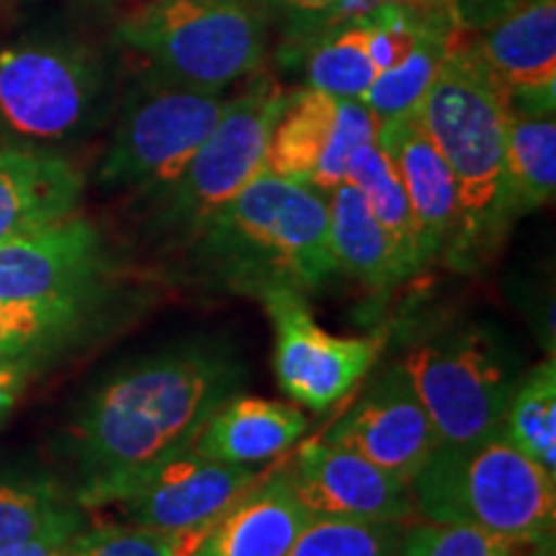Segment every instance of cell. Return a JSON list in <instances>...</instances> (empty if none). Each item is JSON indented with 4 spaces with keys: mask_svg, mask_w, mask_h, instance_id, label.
Returning a JSON list of instances; mask_svg holds the SVG:
<instances>
[{
    "mask_svg": "<svg viewBox=\"0 0 556 556\" xmlns=\"http://www.w3.org/2000/svg\"><path fill=\"white\" fill-rule=\"evenodd\" d=\"M208 528L193 531H150L131 523H106L83 528L73 539L70 556H193Z\"/></svg>",
    "mask_w": 556,
    "mask_h": 556,
    "instance_id": "31",
    "label": "cell"
},
{
    "mask_svg": "<svg viewBox=\"0 0 556 556\" xmlns=\"http://www.w3.org/2000/svg\"><path fill=\"white\" fill-rule=\"evenodd\" d=\"M29 377V364H0V422L16 407Z\"/></svg>",
    "mask_w": 556,
    "mask_h": 556,
    "instance_id": "35",
    "label": "cell"
},
{
    "mask_svg": "<svg viewBox=\"0 0 556 556\" xmlns=\"http://www.w3.org/2000/svg\"><path fill=\"white\" fill-rule=\"evenodd\" d=\"M407 484L417 518L505 539L554 536L556 477L520 454L505 433L464 446L438 443Z\"/></svg>",
    "mask_w": 556,
    "mask_h": 556,
    "instance_id": "4",
    "label": "cell"
},
{
    "mask_svg": "<svg viewBox=\"0 0 556 556\" xmlns=\"http://www.w3.org/2000/svg\"><path fill=\"white\" fill-rule=\"evenodd\" d=\"M556 193V122L554 114L507 111L505 176L500 219H513L552 204Z\"/></svg>",
    "mask_w": 556,
    "mask_h": 556,
    "instance_id": "21",
    "label": "cell"
},
{
    "mask_svg": "<svg viewBox=\"0 0 556 556\" xmlns=\"http://www.w3.org/2000/svg\"><path fill=\"white\" fill-rule=\"evenodd\" d=\"M323 438L356 451L402 482H409L441 443L400 361L374 377Z\"/></svg>",
    "mask_w": 556,
    "mask_h": 556,
    "instance_id": "15",
    "label": "cell"
},
{
    "mask_svg": "<svg viewBox=\"0 0 556 556\" xmlns=\"http://www.w3.org/2000/svg\"><path fill=\"white\" fill-rule=\"evenodd\" d=\"M309 520L287 475L274 467L212 526L193 556H287Z\"/></svg>",
    "mask_w": 556,
    "mask_h": 556,
    "instance_id": "19",
    "label": "cell"
},
{
    "mask_svg": "<svg viewBox=\"0 0 556 556\" xmlns=\"http://www.w3.org/2000/svg\"><path fill=\"white\" fill-rule=\"evenodd\" d=\"M242 366L214 348H189L139 361L90 394L75 417L78 505L137 471L191 448L222 402L238 394Z\"/></svg>",
    "mask_w": 556,
    "mask_h": 556,
    "instance_id": "1",
    "label": "cell"
},
{
    "mask_svg": "<svg viewBox=\"0 0 556 556\" xmlns=\"http://www.w3.org/2000/svg\"><path fill=\"white\" fill-rule=\"evenodd\" d=\"M536 556H556V548H554V539H548L544 546H541V552Z\"/></svg>",
    "mask_w": 556,
    "mask_h": 556,
    "instance_id": "37",
    "label": "cell"
},
{
    "mask_svg": "<svg viewBox=\"0 0 556 556\" xmlns=\"http://www.w3.org/2000/svg\"><path fill=\"white\" fill-rule=\"evenodd\" d=\"M548 539H505L462 523L415 518L402 526L400 556H536Z\"/></svg>",
    "mask_w": 556,
    "mask_h": 556,
    "instance_id": "27",
    "label": "cell"
},
{
    "mask_svg": "<svg viewBox=\"0 0 556 556\" xmlns=\"http://www.w3.org/2000/svg\"><path fill=\"white\" fill-rule=\"evenodd\" d=\"M348 184L358 189L364 197L368 212L384 229L389 242H392L394 253L405 268L407 276H415L422 270L420 250H417V235L413 212H409V201L402 189L397 173H394L389 157L381 152L377 139L366 142L351 165H348Z\"/></svg>",
    "mask_w": 556,
    "mask_h": 556,
    "instance_id": "24",
    "label": "cell"
},
{
    "mask_svg": "<svg viewBox=\"0 0 556 556\" xmlns=\"http://www.w3.org/2000/svg\"><path fill=\"white\" fill-rule=\"evenodd\" d=\"M287 99L289 90L270 73L250 75L248 86L229 96L219 122L178 178L160 189V225L193 238L219 206L258 176L266 168L270 129Z\"/></svg>",
    "mask_w": 556,
    "mask_h": 556,
    "instance_id": "8",
    "label": "cell"
},
{
    "mask_svg": "<svg viewBox=\"0 0 556 556\" xmlns=\"http://www.w3.org/2000/svg\"><path fill=\"white\" fill-rule=\"evenodd\" d=\"M86 528V523H67L50 528V531L39 533L26 541H18L9 548H3L0 556H70L73 539Z\"/></svg>",
    "mask_w": 556,
    "mask_h": 556,
    "instance_id": "34",
    "label": "cell"
},
{
    "mask_svg": "<svg viewBox=\"0 0 556 556\" xmlns=\"http://www.w3.org/2000/svg\"><path fill=\"white\" fill-rule=\"evenodd\" d=\"M417 400L441 443L464 446L503 433L516 368L482 330H462L415 345L405 358Z\"/></svg>",
    "mask_w": 556,
    "mask_h": 556,
    "instance_id": "9",
    "label": "cell"
},
{
    "mask_svg": "<svg viewBox=\"0 0 556 556\" xmlns=\"http://www.w3.org/2000/svg\"><path fill=\"white\" fill-rule=\"evenodd\" d=\"M467 39L505 93L507 106L526 114H554L556 0H528Z\"/></svg>",
    "mask_w": 556,
    "mask_h": 556,
    "instance_id": "16",
    "label": "cell"
},
{
    "mask_svg": "<svg viewBox=\"0 0 556 556\" xmlns=\"http://www.w3.org/2000/svg\"><path fill=\"white\" fill-rule=\"evenodd\" d=\"M263 475L255 467L214 462L191 446L124 479L93 507H116L127 523L150 531H193L217 523Z\"/></svg>",
    "mask_w": 556,
    "mask_h": 556,
    "instance_id": "11",
    "label": "cell"
},
{
    "mask_svg": "<svg viewBox=\"0 0 556 556\" xmlns=\"http://www.w3.org/2000/svg\"><path fill=\"white\" fill-rule=\"evenodd\" d=\"M291 490L312 518L409 523L417 518L409 484L356 451L315 438L281 464Z\"/></svg>",
    "mask_w": 556,
    "mask_h": 556,
    "instance_id": "14",
    "label": "cell"
},
{
    "mask_svg": "<svg viewBox=\"0 0 556 556\" xmlns=\"http://www.w3.org/2000/svg\"><path fill=\"white\" fill-rule=\"evenodd\" d=\"M67 523L86 520L78 503H70L54 486L0 482V552Z\"/></svg>",
    "mask_w": 556,
    "mask_h": 556,
    "instance_id": "30",
    "label": "cell"
},
{
    "mask_svg": "<svg viewBox=\"0 0 556 556\" xmlns=\"http://www.w3.org/2000/svg\"><path fill=\"white\" fill-rule=\"evenodd\" d=\"M371 139H377V122L361 101L307 86L289 90L270 129L266 170L330 193L345 184L353 155Z\"/></svg>",
    "mask_w": 556,
    "mask_h": 556,
    "instance_id": "12",
    "label": "cell"
},
{
    "mask_svg": "<svg viewBox=\"0 0 556 556\" xmlns=\"http://www.w3.org/2000/svg\"><path fill=\"white\" fill-rule=\"evenodd\" d=\"M197 261L240 294L289 287L307 294L340 274L328 193L263 168L193 232Z\"/></svg>",
    "mask_w": 556,
    "mask_h": 556,
    "instance_id": "2",
    "label": "cell"
},
{
    "mask_svg": "<svg viewBox=\"0 0 556 556\" xmlns=\"http://www.w3.org/2000/svg\"><path fill=\"white\" fill-rule=\"evenodd\" d=\"M307 88L336 99L361 101L379 75L368 52L366 31L358 21L338 24L312 39L304 58Z\"/></svg>",
    "mask_w": 556,
    "mask_h": 556,
    "instance_id": "26",
    "label": "cell"
},
{
    "mask_svg": "<svg viewBox=\"0 0 556 556\" xmlns=\"http://www.w3.org/2000/svg\"><path fill=\"white\" fill-rule=\"evenodd\" d=\"M111 103V70L73 39H21L0 47V137L52 150L93 131Z\"/></svg>",
    "mask_w": 556,
    "mask_h": 556,
    "instance_id": "6",
    "label": "cell"
},
{
    "mask_svg": "<svg viewBox=\"0 0 556 556\" xmlns=\"http://www.w3.org/2000/svg\"><path fill=\"white\" fill-rule=\"evenodd\" d=\"M307 430L309 417L299 405L232 394L214 409L193 448L214 462L261 467L294 448Z\"/></svg>",
    "mask_w": 556,
    "mask_h": 556,
    "instance_id": "20",
    "label": "cell"
},
{
    "mask_svg": "<svg viewBox=\"0 0 556 556\" xmlns=\"http://www.w3.org/2000/svg\"><path fill=\"white\" fill-rule=\"evenodd\" d=\"M270 24L281 21L294 39L312 41L338 24H348L371 9L374 0H258Z\"/></svg>",
    "mask_w": 556,
    "mask_h": 556,
    "instance_id": "32",
    "label": "cell"
},
{
    "mask_svg": "<svg viewBox=\"0 0 556 556\" xmlns=\"http://www.w3.org/2000/svg\"><path fill=\"white\" fill-rule=\"evenodd\" d=\"M377 144L405 189L422 268L451 255L462 229L454 173L422 129L417 111L377 124Z\"/></svg>",
    "mask_w": 556,
    "mask_h": 556,
    "instance_id": "17",
    "label": "cell"
},
{
    "mask_svg": "<svg viewBox=\"0 0 556 556\" xmlns=\"http://www.w3.org/2000/svg\"><path fill=\"white\" fill-rule=\"evenodd\" d=\"M116 37L163 78L229 90L263 70L270 18L258 0H144Z\"/></svg>",
    "mask_w": 556,
    "mask_h": 556,
    "instance_id": "5",
    "label": "cell"
},
{
    "mask_svg": "<svg viewBox=\"0 0 556 556\" xmlns=\"http://www.w3.org/2000/svg\"><path fill=\"white\" fill-rule=\"evenodd\" d=\"M456 39L458 31L454 21H451L448 9L428 11L426 24H422L409 52L397 65L379 73L364 99H361L368 114L374 116V122L381 124L409 114V111H417L443 60L454 50Z\"/></svg>",
    "mask_w": 556,
    "mask_h": 556,
    "instance_id": "23",
    "label": "cell"
},
{
    "mask_svg": "<svg viewBox=\"0 0 556 556\" xmlns=\"http://www.w3.org/2000/svg\"><path fill=\"white\" fill-rule=\"evenodd\" d=\"M462 37V34H458ZM507 99L469 45L456 39L417 106V119L454 173L462 229L451 255L505 232L500 219L505 176Z\"/></svg>",
    "mask_w": 556,
    "mask_h": 556,
    "instance_id": "3",
    "label": "cell"
},
{
    "mask_svg": "<svg viewBox=\"0 0 556 556\" xmlns=\"http://www.w3.org/2000/svg\"><path fill=\"white\" fill-rule=\"evenodd\" d=\"M80 197V170L60 152L0 148V245L73 217Z\"/></svg>",
    "mask_w": 556,
    "mask_h": 556,
    "instance_id": "18",
    "label": "cell"
},
{
    "mask_svg": "<svg viewBox=\"0 0 556 556\" xmlns=\"http://www.w3.org/2000/svg\"><path fill=\"white\" fill-rule=\"evenodd\" d=\"M330 250L340 274L353 276L368 289L387 291L405 281L407 274L387 232L368 212L364 197L351 184L328 193Z\"/></svg>",
    "mask_w": 556,
    "mask_h": 556,
    "instance_id": "22",
    "label": "cell"
},
{
    "mask_svg": "<svg viewBox=\"0 0 556 556\" xmlns=\"http://www.w3.org/2000/svg\"><path fill=\"white\" fill-rule=\"evenodd\" d=\"M101 274V232L75 214L0 245L3 302L86 312Z\"/></svg>",
    "mask_w": 556,
    "mask_h": 556,
    "instance_id": "13",
    "label": "cell"
},
{
    "mask_svg": "<svg viewBox=\"0 0 556 556\" xmlns=\"http://www.w3.org/2000/svg\"><path fill=\"white\" fill-rule=\"evenodd\" d=\"M83 309L0 299V364H31L73 336Z\"/></svg>",
    "mask_w": 556,
    "mask_h": 556,
    "instance_id": "28",
    "label": "cell"
},
{
    "mask_svg": "<svg viewBox=\"0 0 556 556\" xmlns=\"http://www.w3.org/2000/svg\"><path fill=\"white\" fill-rule=\"evenodd\" d=\"M384 3L407 5V9H415V11H438V9H448L451 0H384Z\"/></svg>",
    "mask_w": 556,
    "mask_h": 556,
    "instance_id": "36",
    "label": "cell"
},
{
    "mask_svg": "<svg viewBox=\"0 0 556 556\" xmlns=\"http://www.w3.org/2000/svg\"><path fill=\"white\" fill-rule=\"evenodd\" d=\"M523 3H528V0H451L448 13L456 31L462 37H469V34L492 26L495 21L507 16V13L516 11Z\"/></svg>",
    "mask_w": 556,
    "mask_h": 556,
    "instance_id": "33",
    "label": "cell"
},
{
    "mask_svg": "<svg viewBox=\"0 0 556 556\" xmlns=\"http://www.w3.org/2000/svg\"><path fill=\"white\" fill-rule=\"evenodd\" d=\"M503 433L520 454L556 477V364L541 361L507 400Z\"/></svg>",
    "mask_w": 556,
    "mask_h": 556,
    "instance_id": "25",
    "label": "cell"
},
{
    "mask_svg": "<svg viewBox=\"0 0 556 556\" xmlns=\"http://www.w3.org/2000/svg\"><path fill=\"white\" fill-rule=\"evenodd\" d=\"M274 323V371L278 387L299 407L328 413L371 371L379 338H338L312 317L302 291L268 287L255 294Z\"/></svg>",
    "mask_w": 556,
    "mask_h": 556,
    "instance_id": "10",
    "label": "cell"
},
{
    "mask_svg": "<svg viewBox=\"0 0 556 556\" xmlns=\"http://www.w3.org/2000/svg\"><path fill=\"white\" fill-rule=\"evenodd\" d=\"M227 101V90L191 88L150 70L124 93L99 180L106 189H165L219 122Z\"/></svg>",
    "mask_w": 556,
    "mask_h": 556,
    "instance_id": "7",
    "label": "cell"
},
{
    "mask_svg": "<svg viewBox=\"0 0 556 556\" xmlns=\"http://www.w3.org/2000/svg\"><path fill=\"white\" fill-rule=\"evenodd\" d=\"M402 526L389 520L312 518L287 556H400Z\"/></svg>",
    "mask_w": 556,
    "mask_h": 556,
    "instance_id": "29",
    "label": "cell"
}]
</instances>
